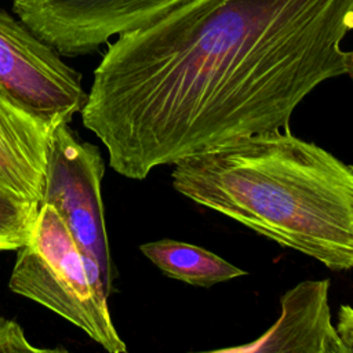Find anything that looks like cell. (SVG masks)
I'll return each mask as SVG.
<instances>
[{"mask_svg":"<svg viewBox=\"0 0 353 353\" xmlns=\"http://www.w3.org/2000/svg\"><path fill=\"white\" fill-rule=\"evenodd\" d=\"M352 30L353 0H189L108 46L83 125L135 181L288 130L316 87L347 74Z\"/></svg>","mask_w":353,"mask_h":353,"instance_id":"6da1fadb","label":"cell"},{"mask_svg":"<svg viewBox=\"0 0 353 353\" xmlns=\"http://www.w3.org/2000/svg\"><path fill=\"white\" fill-rule=\"evenodd\" d=\"M171 181L196 204L330 270L353 269V167L290 128L186 157Z\"/></svg>","mask_w":353,"mask_h":353,"instance_id":"7a4b0ae2","label":"cell"},{"mask_svg":"<svg viewBox=\"0 0 353 353\" xmlns=\"http://www.w3.org/2000/svg\"><path fill=\"white\" fill-rule=\"evenodd\" d=\"M8 288L63 317L109 353H124L102 272L80 251L66 223L41 203L28 243L17 250Z\"/></svg>","mask_w":353,"mask_h":353,"instance_id":"3957f363","label":"cell"},{"mask_svg":"<svg viewBox=\"0 0 353 353\" xmlns=\"http://www.w3.org/2000/svg\"><path fill=\"white\" fill-rule=\"evenodd\" d=\"M103 174L99 148L81 139L69 123L57 124L48 143L41 203L58 211L83 255L99 266L112 294L114 272L103 216Z\"/></svg>","mask_w":353,"mask_h":353,"instance_id":"277c9868","label":"cell"},{"mask_svg":"<svg viewBox=\"0 0 353 353\" xmlns=\"http://www.w3.org/2000/svg\"><path fill=\"white\" fill-rule=\"evenodd\" d=\"M0 94L55 127L70 123L87 92L77 70L19 18L0 8Z\"/></svg>","mask_w":353,"mask_h":353,"instance_id":"5b68a950","label":"cell"},{"mask_svg":"<svg viewBox=\"0 0 353 353\" xmlns=\"http://www.w3.org/2000/svg\"><path fill=\"white\" fill-rule=\"evenodd\" d=\"M189 0H12L14 14L63 57L95 52Z\"/></svg>","mask_w":353,"mask_h":353,"instance_id":"8992f818","label":"cell"},{"mask_svg":"<svg viewBox=\"0 0 353 353\" xmlns=\"http://www.w3.org/2000/svg\"><path fill=\"white\" fill-rule=\"evenodd\" d=\"M330 280H305L281 295L277 321L258 339L216 352L347 353L332 323Z\"/></svg>","mask_w":353,"mask_h":353,"instance_id":"52a82bcc","label":"cell"},{"mask_svg":"<svg viewBox=\"0 0 353 353\" xmlns=\"http://www.w3.org/2000/svg\"><path fill=\"white\" fill-rule=\"evenodd\" d=\"M54 128L0 94V189L41 204Z\"/></svg>","mask_w":353,"mask_h":353,"instance_id":"ba28073f","label":"cell"},{"mask_svg":"<svg viewBox=\"0 0 353 353\" xmlns=\"http://www.w3.org/2000/svg\"><path fill=\"white\" fill-rule=\"evenodd\" d=\"M141 252L165 276L196 287H212L229 281L247 272L199 245L176 241L157 240L139 245Z\"/></svg>","mask_w":353,"mask_h":353,"instance_id":"9c48e42d","label":"cell"},{"mask_svg":"<svg viewBox=\"0 0 353 353\" xmlns=\"http://www.w3.org/2000/svg\"><path fill=\"white\" fill-rule=\"evenodd\" d=\"M40 204L0 189V251L18 250L32 234Z\"/></svg>","mask_w":353,"mask_h":353,"instance_id":"30bf717a","label":"cell"},{"mask_svg":"<svg viewBox=\"0 0 353 353\" xmlns=\"http://www.w3.org/2000/svg\"><path fill=\"white\" fill-rule=\"evenodd\" d=\"M57 353L58 349L33 346L21 325L12 320L0 319V353Z\"/></svg>","mask_w":353,"mask_h":353,"instance_id":"8fae6325","label":"cell"},{"mask_svg":"<svg viewBox=\"0 0 353 353\" xmlns=\"http://www.w3.org/2000/svg\"><path fill=\"white\" fill-rule=\"evenodd\" d=\"M335 328L346 352L353 353V307L350 305L339 306Z\"/></svg>","mask_w":353,"mask_h":353,"instance_id":"7c38bea8","label":"cell"},{"mask_svg":"<svg viewBox=\"0 0 353 353\" xmlns=\"http://www.w3.org/2000/svg\"><path fill=\"white\" fill-rule=\"evenodd\" d=\"M347 76L352 79L353 81V50L350 51V57H349V70H347Z\"/></svg>","mask_w":353,"mask_h":353,"instance_id":"4fadbf2b","label":"cell"}]
</instances>
